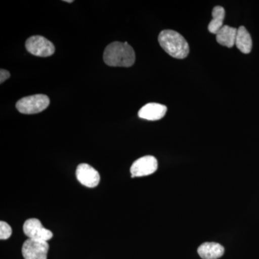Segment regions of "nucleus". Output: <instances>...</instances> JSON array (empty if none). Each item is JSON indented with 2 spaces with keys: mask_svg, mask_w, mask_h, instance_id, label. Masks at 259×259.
<instances>
[{
  "mask_svg": "<svg viewBox=\"0 0 259 259\" xmlns=\"http://www.w3.org/2000/svg\"><path fill=\"white\" fill-rule=\"evenodd\" d=\"M236 46L243 54H249L252 49V39L244 26L239 27L237 31Z\"/></svg>",
  "mask_w": 259,
  "mask_h": 259,
  "instance_id": "f8f14e48",
  "label": "nucleus"
},
{
  "mask_svg": "<svg viewBox=\"0 0 259 259\" xmlns=\"http://www.w3.org/2000/svg\"><path fill=\"white\" fill-rule=\"evenodd\" d=\"M76 175L80 183L89 188L96 187L100 183V174L88 163L79 164L76 168Z\"/></svg>",
  "mask_w": 259,
  "mask_h": 259,
  "instance_id": "6e6552de",
  "label": "nucleus"
},
{
  "mask_svg": "<svg viewBox=\"0 0 259 259\" xmlns=\"http://www.w3.org/2000/svg\"><path fill=\"white\" fill-rule=\"evenodd\" d=\"M105 64L113 67H130L134 64L136 54L127 42H113L107 46L103 55Z\"/></svg>",
  "mask_w": 259,
  "mask_h": 259,
  "instance_id": "f257e3e1",
  "label": "nucleus"
},
{
  "mask_svg": "<svg viewBox=\"0 0 259 259\" xmlns=\"http://www.w3.org/2000/svg\"><path fill=\"white\" fill-rule=\"evenodd\" d=\"M212 20L208 25L209 31L213 34H217L218 31L223 28L226 11L221 6L214 7L212 10Z\"/></svg>",
  "mask_w": 259,
  "mask_h": 259,
  "instance_id": "ddd939ff",
  "label": "nucleus"
},
{
  "mask_svg": "<svg viewBox=\"0 0 259 259\" xmlns=\"http://www.w3.org/2000/svg\"><path fill=\"white\" fill-rule=\"evenodd\" d=\"M167 107L158 103H148L139 110V116L145 120L155 121L161 120L166 115Z\"/></svg>",
  "mask_w": 259,
  "mask_h": 259,
  "instance_id": "1a4fd4ad",
  "label": "nucleus"
},
{
  "mask_svg": "<svg viewBox=\"0 0 259 259\" xmlns=\"http://www.w3.org/2000/svg\"><path fill=\"white\" fill-rule=\"evenodd\" d=\"M50 105L49 97L45 95H35L23 97L16 103V108L25 115L37 114L45 110Z\"/></svg>",
  "mask_w": 259,
  "mask_h": 259,
  "instance_id": "7ed1b4c3",
  "label": "nucleus"
},
{
  "mask_svg": "<svg viewBox=\"0 0 259 259\" xmlns=\"http://www.w3.org/2000/svg\"><path fill=\"white\" fill-rule=\"evenodd\" d=\"M198 254L203 259H218L224 254V247L219 243L207 242L199 245Z\"/></svg>",
  "mask_w": 259,
  "mask_h": 259,
  "instance_id": "9d476101",
  "label": "nucleus"
},
{
  "mask_svg": "<svg viewBox=\"0 0 259 259\" xmlns=\"http://www.w3.org/2000/svg\"><path fill=\"white\" fill-rule=\"evenodd\" d=\"M64 2H66V3H72L74 1H73V0H65Z\"/></svg>",
  "mask_w": 259,
  "mask_h": 259,
  "instance_id": "dca6fc26",
  "label": "nucleus"
},
{
  "mask_svg": "<svg viewBox=\"0 0 259 259\" xmlns=\"http://www.w3.org/2000/svg\"><path fill=\"white\" fill-rule=\"evenodd\" d=\"M25 48L32 55L39 57H49L55 53L54 44L40 35L29 37L25 42Z\"/></svg>",
  "mask_w": 259,
  "mask_h": 259,
  "instance_id": "20e7f679",
  "label": "nucleus"
},
{
  "mask_svg": "<svg viewBox=\"0 0 259 259\" xmlns=\"http://www.w3.org/2000/svg\"><path fill=\"white\" fill-rule=\"evenodd\" d=\"M49 250L48 242L28 239L22 247L24 259H47Z\"/></svg>",
  "mask_w": 259,
  "mask_h": 259,
  "instance_id": "423d86ee",
  "label": "nucleus"
},
{
  "mask_svg": "<svg viewBox=\"0 0 259 259\" xmlns=\"http://www.w3.org/2000/svg\"><path fill=\"white\" fill-rule=\"evenodd\" d=\"M12 235V228L9 224L4 221L0 222V239H8Z\"/></svg>",
  "mask_w": 259,
  "mask_h": 259,
  "instance_id": "4468645a",
  "label": "nucleus"
},
{
  "mask_svg": "<svg viewBox=\"0 0 259 259\" xmlns=\"http://www.w3.org/2000/svg\"><path fill=\"white\" fill-rule=\"evenodd\" d=\"M237 31L238 29L224 25L216 34V40L223 47L232 48L236 45Z\"/></svg>",
  "mask_w": 259,
  "mask_h": 259,
  "instance_id": "9b49d317",
  "label": "nucleus"
},
{
  "mask_svg": "<svg viewBox=\"0 0 259 259\" xmlns=\"http://www.w3.org/2000/svg\"><path fill=\"white\" fill-rule=\"evenodd\" d=\"M158 168V161L153 156H146L139 158L131 167L132 178L148 176L156 172Z\"/></svg>",
  "mask_w": 259,
  "mask_h": 259,
  "instance_id": "0eeeda50",
  "label": "nucleus"
},
{
  "mask_svg": "<svg viewBox=\"0 0 259 259\" xmlns=\"http://www.w3.org/2000/svg\"><path fill=\"white\" fill-rule=\"evenodd\" d=\"M158 40L162 49L175 59H185L190 53L188 42L175 30H163L158 35Z\"/></svg>",
  "mask_w": 259,
  "mask_h": 259,
  "instance_id": "f03ea898",
  "label": "nucleus"
},
{
  "mask_svg": "<svg viewBox=\"0 0 259 259\" xmlns=\"http://www.w3.org/2000/svg\"><path fill=\"white\" fill-rule=\"evenodd\" d=\"M23 231L28 239L48 242L53 238V233L42 226L36 218L27 220L23 225Z\"/></svg>",
  "mask_w": 259,
  "mask_h": 259,
  "instance_id": "39448f33",
  "label": "nucleus"
},
{
  "mask_svg": "<svg viewBox=\"0 0 259 259\" xmlns=\"http://www.w3.org/2000/svg\"><path fill=\"white\" fill-rule=\"evenodd\" d=\"M10 74L9 71L5 69H1L0 71V83H3L7 79H9Z\"/></svg>",
  "mask_w": 259,
  "mask_h": 259,
  "instance_id": "2eb2a0df",
  "label": "nucleus"
}]
</instances>
